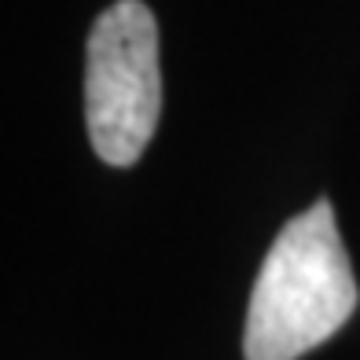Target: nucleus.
I'll return each instance as SVG.
<instances>
[{"instance_id": "1", "label": "nucleus", "mask_w": 360, "mask_h": 360, "mask_svg": "<svg viewBox=\"0 0 360 360\" xmlns=\"http://www.w3.org/2000/svg\"><path fill=\"white\" fill-rule=\"evenodd\" d=\"M356 276L331 202L290 217L257 269L243 327L247 360H298L346 327Z\"/></svg>"}, {"instance_id": "2", "label": "nucleus", "mask_w": 360, "mask_h": 360, "mask_svg": "<svg viewBox=\"0 0 360 360\" xmlns=\"http://www.w3.org/2000/svg\"><path fill=\"white\" fill-rule=\"evenodd\" d=\"M162 114L158 26L143 0H118L85 44V125L107 166H133Z\"/></svg>"}]
</instances>
